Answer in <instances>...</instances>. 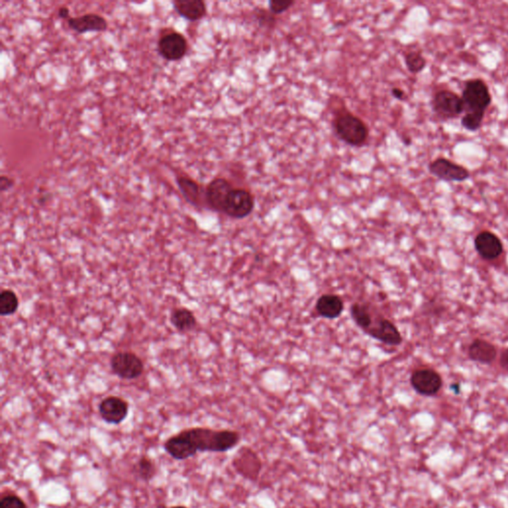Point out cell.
I'll use <instances>...</instances> for the list:
<instances>
[{"label": "cell", "mask_w": 508, "mask_h": 508, "mask_svg": "<svg viewBox=\"0 0 508 508\" xmlns=\"http://www.w3.org/2000/svg\"><path fill=\"white\" fill-rule=\"evenodd\" d=\"M429 172L445 182H464L471 177L470 171L449 159L439 157L430 163Z\"/></svg>", "instance_id": "cell-7"}, {"label": "cell", "mask_w": 508, "mask_h": 508, "mask_svg": "<svg viewBox=\"0 0 508 508\" xmlns=\"http://www.w3.org/2000/svg\"><path fill=\"white\" fill-rule=\"evenodd\" d=\"M111 368L114 375L126 380H136L144 370L143 360L131 351H119L112 356Z\"/></svg>", "instance_id": "cell-4"}, {"label": "cell", "mask_w": 508, "mask_h": 508, "mask_svg": "<svg viewBox=\"0 0 508 508\" xmlns=\"http://www.w3.org/2000/svg\"><path fill=\"white\" fill-rule=\"evenodd\" d=\"M173 6L181 17L189 21L201 20L207 14L206 4L202 0H175Z\"/></svg>", "instance_id": "cell-16"}, {"label": "cell", "mask_w": 508, "mask_h": 508, "mask_svg": "<svg viewBox=\"0 0 508 508\" xmlns=\"http://www.w3.org/2000/svg\"><path fill=\"white\" fill-rule=\"evenodd\" d=\"M351 314L353 319L355 320L356 324L363 331H368L373 320L370 308L365 305L356 303L351 308Z\"/></svg>", "instance_id": "cell-23"}, {"label": "cell", "mask_w": 508, "mask_h": 508, "mask_svg": "<svg viewBox=\"0 0 508 508\" xmlns=\"http://www.w3.org/2000/svg\"><path fill=\"white\" fill-rule=\"evenodd\" d=\"M500 365L508 371V349L502 353V358H500Z\"/></svg>", "instance_id": "cell-30"}, {"label": "cell", "mask_w": 508, "mask_h": 508, "mask_svg": "<svg viewBox=\"0 0 508 508\" xmlns=\"http://www.w3.org/2000/svg\"><path fill=\"white\" fill-rule=\"evenodd\" d=\"M366 333L373 339H378L381 343L389 344V346H398L402 343L401 334L398 331L397 326L383 318L373 319V323Z\"/></svg>", "instance_id": "cell-12"}, {"label": "cell", "mask_w": 508, "mask_h": 508, "mask_svg": "<svg viewBox=\"0 0 508 508\" xmlns=\"http://www.w3.org/2000/svg\"><path fill=\"white\" fill-rule=\"evenodd\" d=\"M432 109L443 119H455L465 112L461 97L449 90H438L432 99Z\"/></svg>", "instance_id": "cell-5"}, {"label": "cell", "mask_w": 508, "mask_h": 508, "mask_svg": "<svg viewBox=\"0 0 508 508\" xmlns=\"http://www.w3.org/2000/svg\"><path fill=\"white\" fill-rule=\"evenodd\" d=\"M19 308V299L16 292L11 289L2 290L0 293V315L2 317L12 316Z\"/></svg>", "instance_id": "cell-22"}, {"label": "cell", "mask_w": 508, "mask_h": 508, "mask_svg": "<svg viewBox=\"0 0 508 508\" xmlns=\"http://www.w3.org/2000/svg\"><path fill=\"white\" fill-rule=\"evenodd\" d=\"M316 310L320 316L327 319H336L344 311V302L341 297L333 294L323 295L318 299Z\"/></svg>", "instance_id": "cell-18"}, {"label": "cell", "mask_w": 508, "mask_h": 508, "mask_svg": "<svg viewBox=\"0 0 508 508\" xmlns=\"http://www.w3.org/2000/svg\"><path fill=\"white\" fill-rule=\"evenodd\" d=\"M187 438L195 453L198 452H212V453H224L231 450L241 440V435L236 431L222 430L216 431L210 428H192L182 431Z\"/></svg>", "instance_id": "cell-1"}, {"label": "cell", "mask_w": 508, "mask_h": 508, "mask_svg": "<svg viewBox=\"0 0 508 508\" xmlns=\"http://www.w3.org/2000/svg\"><path fill=\"white\" fill-rule=\"evenodd\" d=\"M234 189L233 185L224 178H216L212 180L205 190V201L207 206L212 211L224 212L226 199L229 193Z\"/></svg>", "instance_id": "cell-10"}, {"label": "cell", "mask_w": 508, "mask_h": 508, "mask_svg": "<svg viewBox=\"0 0 508 508\" xmlns=\"http://www.w3.org/2000/svg\"><path fill=\"white\" fill-rule=\"evenodd\" d=\"M461 99L465 107V114L483 117L488 107L492 104V95L488 85L480 79H473L466 83Z\"/></svg>", "instance_id": "cell-2"}, {"label": "cell", "mask_w": 508, "mask_h": 508, "mask_svg": "<svg viewBox=\"0 0 508 508\" xmlns=\"http://www.w3.org/2000/svg\"><path fill=\"white\" fill-rule=\"evenodd\" d=\"M253 207L254 199L248 190L234 189L229 193L222 212L234 219H244L251 214Z\"/></svg>", "instance_id": "cell-8"}, {"label": "cell", "mask_w": 508, "mask_h": 508, "mask_svg": "<svg viewBox=\"0 0 508 508\" xmlns=\"http://www.w3.org/2000/svg\"><path fill=\"white\" fill-rule=\"evenodd\" d=\"M475 246L478 254L485 260L497 258L503 251L502 241L490 231H482L476 236Z\"/></svg>", "instance_id": "cell-13"}, {"label": "cell", "mask_w": 508, "mask_h": 508, "mask_svg": "<svg viewBox=\"0 0 508 508\" xmlns=\"http://www.w3.org/2000/svg\"><path fill=\"white\" fill-rule=\"evenodd\" d=\"M58 16L59 17H60V18L68 19V20H69V19L71 18L70 9L68 8L67 6L60 7V9H59L58 11Z\"/></svg>", "instance_id": "cell-29"}, {"label": "cell", "mask_w": 508, "mask_h": 508, "mask_svg": "<svg viewBox=\"0 0 508 508\" xmlns=\"http://www.w3.org/2000/svg\"><path fill=\"white\" fill-rule=\"evenodd\" d=\"M415 392L424 397H433L441 389L443 381L438 373L429 368L414 371L410 378Z\"/></svg>", "instance_id": "cell-9"}, {"label": "cell", "mask_w": 508, "mask_h": 508, "mask_svg": "<svg viewBox=\"0 0 508 508\" xmlns=\"http://www.w3.org/2000/svg\"><path fill=\"white\" fill-rule=\"evenodd\" d=\"M468 356L471 360L483 365H490L497 358V349L492 344L483 341V339H476L471 343L468 349Z\"/></svg>", "instance_id": "cell-20"}, {"label": "cell", "mask_w": 508, "mask_h": 508, "mask_svg": "<svg viewBox=\"0 0 508 508\" xmlns=\"http://www.w3.org/2000/svg\"><path fill=\"white\" fill-rule=\"evenodd\" d=\"M164 447L166 452L175 460L184 461L196 455L182 432L168 439Z\"/></svg>", "instance_id": "cell-17"}, {"label": "cell", "mask_w": 508, "mask_h": 508, "mask_svg": "<svg viewBox=\"0 0 508 508\" xmlns=\"http://www.w3.org/2000/svg\"><path fill=\"white\" fill-rule=\"evenodd\" d=\"M158 52L170 62L182 60L188 52L187 39L177 31L163 33L158 40Z\"/></svg>", "instance_id": "cell-6"}, {"label": "cell", "mask_w": 508, "mask_h": 508, "mask_svg": "<svg viewBox=\"0 0 508 508\" xmlns=\"http://www.w3.org/2000/svg\"><path fill=\"white\" fill-rule=\"evenodd\" d=\"M405 64L408 71L412 74H419L426 68V59L421 53L412 51L405 56Z\"/></svg>", "instance_id": "cell-24"}, {"label": "cell", "mask_w": 508, "mask_h": 508, "mask_svg": "<svg viewBox=\"0 0 508 508\" xmlns=\"http://www.w3.org/2000/svg\"><path fill=\"white\" fill-rule=\"evenodd\" d=\"M171 324L179 332L192 331L197 326V319L194 313L187 308H177L171 314Z\"/></svg>", "instance_id": "cell-21"}, {"label": "cell", "mask_w": 508, "mask_h": 508, "mask_svg": "<svg viewBox=\"0 0 508 508\" xmlns=\"http://www.w3.org/2000/svg\"><path fill=\"white\" fill-rule=\"evenodd\" d=\"M71 29L79 34L87 32H104L107 29V21L104 17L95 13H87L80 17H71L68 20Z\"/></svg>", "instance_id": "cell-14"}, {"label": "cell", "mask_w": 508, "mask_h": 508, "mask_svg": "<svg viewBox=\"0 0 508 508\" xmlns=\"http://www.w3.org/2000/svg\"><path fill=\"white\" fill-rule=\"evenodd\" d=\"M178 187L182 193L183 196L195 207H201L202 204V192L201 186L198 184L196 181L190 179L187 176H177L176 178Z\"/></svg>", "instance_id": "cell-19"}, {"label": "cell", "mask_w": 508, "mask_h": 508, "mask_svg": "<svg viewBox=\"0 0 508 508\" xmlns=\"http://www.w3.org/2000/svg\"><path fill=\"white\" fill-rule=\"evenodd\" d=\"M171 508H187V507H181V505H179V507H171Z\"/></svg>", "instance_id": "cell-32"}, {"label": "cell", "mask_w": 508, "mask_h": 508, "mask_svg": "<svg viewBox=\"0 0 508 508\" xmlns=\"http://www.w3.org/2000/svg\"><path fill=\"white\" fill-rule=\"evenodd\" d=\"M392 92L395 99H400V101H403V99H405V92H403L401 89H397V87H395V89L392 90Z\"/></svg>", "instance_id": "cell-31"}, {"label": "cell", "mask_w": 508, "mask_h": 508, "mask_svg": "<svg viewBox=\"0 0 508 508\" xmlns=\"http://www.w3.org/2000/svg\"><path fill=\"white\" fill-rule=\"evenodd\" d=\"M14 184H16V182H14V180H12L11 178L4 175L0 177V190H1V192H6V190H11V188H13Z\"/></svg>", "instance_id": "cell-28"}, {"label": "cell", "mask_w": 508, "mask_h": 508, "mask_svg": "<svg viewBox=\"0 0 508 508\" xmlns=\"http://www.w3.org/2000/svg\"><path fill=\"white\" fill-rule=\"evenodd\" d=\"M0 508H27V505L18 495L9 493L0 500Z\"/></svg>", "instance_id": "cell-26"}, {"label": "cell", "mask_w": 508, "mask_h": 508, "mask_svg": "<svg viewBox=\"0 0 508 508\" xmlns=\"http://www.w3.org/2000/svg\"><path fill=\"white\" fill-rule=\"evenodd\" d=\"M234 461V465L241 475L249 480H255L258 478L261 468V461L253 451L248 449H246V452L241 450L238 458Z\"/></svg>", "instance_id": "cell-15"}, {"label": "cell", "mask_w": 508, "mask_h": 508, "mask_svg": "<svg viewBox=\"0 0 508 508\" xmlns=\"http://www.w3.org/2000/svg\"><path fill=\"white\" fill-rule=\"evenodd\" d=\"M294 1H285V0H272L270 1V9L272 13L281 14L287 11L294 4Z\"/></svg>", "instance_id": "cell-27"}, {"label": "cell", "mask_w": 508, "mask_h": 508, "mask_svg": "<svg viewBox=\"0 0 508 508\" xmlns=\"http://www.w3.org/2000/svg\"><path fill=\"white\" fill-rule=\"evenodd\" d=\"M129 405L121 397H109L104 398L99 406V414L102 420L109 424H121L128 415Z\"/></svg>", "instance_id": "cell-11"}, {"label": "cell", "mask_w": 508, "mask_h": 508, "mask_svg": "<svg viewBox=\"0 0 508 508\" xmlns=\"http://www.w3.org/2000/svg\"><path fill=\"white\" fill-rule=\"evenodd\" d=\"M138 473L144 480H150L156 473V466L153 461L147 456H143L138 461Z\"/></svg>", "instance_id": "cell-25"}, {"label": "cell", "mask_w": 508, "mask_h": 508, "mask_svg": "<svg viewBox=\"0 0 508 508\" xmlns=\"http://www.w3.org/2000/svg\"><path fill=\"white\" fill-rule=\"evenodd\" d=\"M334 128L339 138L351 146H361L368 138L365 122L349 112H341L334 121Z\"/></svg>", "instance_id": "cell-3"}]
</instances>
